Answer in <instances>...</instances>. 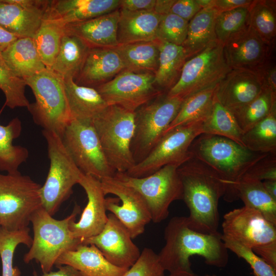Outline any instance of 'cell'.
I'll return each mask as SVG.
<instances>
[{
	"label": "cell",
	"mask_w": 276,
	"mask_h": 276,
	"mask_svg": "<svg viewBox=\"0 0 276 276\" xmlns=\"http://www.w3.org/2000/svg\"><path fill=\"white\" fill-rule=\"evenodd\" d=\"M45 12L25 8L11 0H0V27L18 38H33Z\"/></svg>",
	"instance_id": "cell-27"
},
{
	"label": "cell",
	"mask_w": 276,
	"mask_h": 276,
	"mask_svg": "<svg viewBox=\"0 0 276 276\" xmlns=\"http://www.w3.org/2000/svg\"><path fill=\"white\" fill-rule=\"evenodd\" d=\"M242 143L254 152L276 153V105L266 118L243 133Z\"/></svg>",
	"instance_id": "cell-38"
},
{
	"label": "cell",
	"mask_w": 276,
	"mask_h": 276,
	"mask_svg": "<svg viewBox=\"0 0 276 276\" xmlns=\"http://www.w3.org/2000/svg\"><path fill=\"white\" fill-rule=\"evenodd\" d=\"M80 211V206L76 204L69 216L57 220L42 207L37 210L30 220L33 238L30 249L24 256V262L35 260L40 264L43 273H48L62 254L76 249L82 241L73 236L70 226Z\"/></svg>",
	"instance_id": "cell-3"
},
{
	"label": "cell",
	"mask_w": 276,
	"mask_h": 276,
	"mask_svg": "<svg viewBox=\"0 0 276 276\" xmlns=\"http://www.w3.org/2000/svg\"><path fill=\"white\" fill-rule=\"evenodd\" d=\"M188 24V21L175 14L169 13L163 15L157 30V39L182 45L187 37Z\"/></svg>",
	"instance_id": "cell-44"
},
{
	"label": "cell",
	"mask_w": 276,
	"mask_h": 276,
	"mask_svg": "<svg viewBox=\"0 0 276 276\" xmlns=\"http://www.w3.org/2000/svg\"><path fill=\"white\" fill-rule=\"evenodd\" d=\"M117 29L119 44L157 40L162 15L153 11H129L120 9Z\"/></svg>",
	"instance_id": "cell-25"
},
{
	"label": "cell",
	"mask_w": 276,
	"mask_h": 276,
	"mask_svg": "<svg viewBox=\"0 0 276 276\" xmlns=\"http://www.w3.org/2000/svg\"><path fill=\"white\" fill-rule=\"evenodd\" d=\"M50 159L49 172L40 188L42 207L51 216L68 198L73 188L78 184L83 172L66 150L61 138L55 133L42 131Z\"/></svg>",
	"instance_id": "cell-8"
},
{
	"label": "cell",
	"mask_w": 276,
	"mask_h": 276,
	"mask_svg": "<svg viewBox=\"0 0 276 276\" xmlns=\"http://www.w3.org/2000/svg\"><path fill=\"white\" fill-rule=\"evenodd\" d=\"M264 87L276 95V66L275 56L272 57L259 71Z\"/></svg>",
	"instance_id": "cell-49"
},
{
	"label": "cell",
	"mask_w": 276,
	"mask_h": 276,
	"mask_svg": "<svg viewBox=\"0 0 276 276\" xmlns=\"http://www.w3.org/2000/svg\"><path fill=\"white\" fill-rule=\"evenodd\" d=\"M61 139L74 163L84 174L99 180L114 176L116 172L108 163L93 122L72 120Z\"/></svg>",
	"instance_id": "cell-13"
},
{
	"label": "cell",
	"mask_w": 276,
	"mask_h": 276,
	"mask_svg": "<svg viewBox=\"0 0 276 276\" xmlns=\"http://www.w3.org/2000/svg\"><path fill=\"white\" fill-rule=\"evenodd\" d=\"M79 184L84 190L87 203L78 222L72 221L70 230L73 236L81 241L99 234L108 219L105 207V195L100 180L82 173Z\"/></svg>",
	"instance_id": "cell-19"
},
{
	"label": "cell",
	"mask_w": 276,
	"mask_h": 276,
	"mask_svg": "<svg viewBox=\"0 0 276 276\" xmlns=\"http://www.w3.org/2000/svg\"><path fill=\"white\" fill-rule=\"evenodd\" d=\"M231 70L224 57L223 44L216 40L186 61L178 81L166 94L184 99L217 86Z\"/></svg>",
	"instance_id": "cell-10"
},
{
	"label": "cell",
	"mask_w": 276,
	"mask_h": 276,
	"mask_svg": "<svg viewBox=\"0 0 276 276\" xmlns=\"http://www.w3.org/2000/svg\"><path fill=\"white\" fill-rule=\"evenodd\" d=\"M190 151L192 156L209 165L224 180L226 200L234 183L267 154L251 151L228 138L209 134L198 135L191 145Z\"/></svg>",
	"instance_id": "cell-4"
},
{
	"label": "cell",
	"mask_w": 276,
	"mask_h": 276,
	"mask_svg": "<svg viewBox=\"0 0 276 276\" xmlns=\"http://www.w3.org/2000/svg\"><path fill=\"white\" fill-rule=\"evenodd\" d=\"M120 10L83 21L68 24L66 32L74 34L90 48H114L118 44L117 29Z\"/></svg>",
	"instance_id": "cell-23"
},
{
	"label": "cell",
	"mask_w": 276,
	"mask_h": 276,
	"mask_svg": "<svg viewBox=\"0 0 276 276\" xmlns=\"http://www.w3.org/2000/svg\"><path fill=\"white\" fill-rule=\"evenodd\" d=\"M64 27L56 21L43 19L32 38L42 61L48 69H51L58 53Z\"/></svg>",
	"instance_id": "cell-39"
},
{
	"label": "cell",
	"mask_w": 276,
	"mask_h": 276,
	"mask_svg": "<svg viewBox=\"0 0 276 276\" xmlns=\"http://www.w3.org/2000/svg\"><path fill=\"white\" fill-rule=\"evenodd\" d=\"M159 42L157 40L118 44L113 49L121 57L125 69L154 74L158 66Z\"/></svg>",
	"instance_id": "cell-33"
},
{
	"label": "cell",
	"mask_w": 276,
	"mask_h": 276,
	"mask_svg": "<svg viewBox=\"0 0 276 276\" xmlns=\"http://www.w3.org/2000/svg\"><path fill=\"white\" fill-rule=\"evenodd\" d=\"M177 171L182 186V199L189 209V226L200 233L218 232L219 200L227 186L222 178L209 165L192 156Z\"/></svg>",
	"instance_id": "cell-2"
},
{
	"label": "cell",
	"mask_w": 276,
	"mask_h": 276,
	"mask_svg": "<svg viewBox=\"0 0 276 276\" xmlns=\"http://www.w3.org/2000/svg\"><path fill=\"white\" fill-rule=\"evenodd\" d=\"M202 122L182 125L169 131L144 159L124 173L140 178L150 175L167 165L179 167L192 157L190 147L202 134Z\"/></svg>",
	"instance_id": "cell-12"
},
{
	"label": "cell",
	"mask_w": 276,
	"mask_h": 276,
	"mask_svg": "<svg viewBox=\"0 0 276 276\" xmlns=\"http://www.w3.org/2000/svg\"><path fill=\"white\" fill-rule=\"evenodd\" d=\"M252 0H213L212 8L218 13L239 7H248Z\"/></svg>",
	"instance_id": "cell-52"
},
{
	"label": "cell",
	"mask_w": 276,
	"mask_h": 276,
	"mask_svg": "<svg viewBox=\"0 0 276 276\" xmlns=\"http://www.w3.org/2000/svg\"><path fill=\"white\" fill-rule=\"evenodd\" d=\"M90 48L79 37L66 32L63 35L51 70L63 79L74 80L80 72Z\"/></svg>",
	"instance_id": "cell-30"
},
{
	"label": "cell",
	"mask_w": 276,
	"mask_h": 276,
	"mask_svg": "<svg viewBox=\"0 0 276 276\" xmlns=\"http://www.w3.org/2000/svg\"><path fill=\"white\" fill-rule=\"evenodd\" d=\"M216 86L185 98L178 113L165 131L164 134L179 126L203 121L211 110L215 100Z\"/></svg>",
	"instance_id": "cell-35"
},
{
	"label": "cell",
	"mask_w": 276,
	"mask_h": 276,
	"mask_svg": "<svg viewBox=\"0 0 276 276\" xmlns=\"http://www.w3.org/2000/svg\"><path fill=\"white\" fill-rule=\"evenodd\" d=\"M165 271L158 255L145 248L137 261L121 276H165Z\"/></svg>",
	"instance_id": "cell-46"
},
{
	"label": "cell",
	"mask_w": 276,
	"mask_h": 276,
	"mask_svg": "<svg viewBox=\"0 0 276 276\" xmlns=\"http://www.w3.org/2000/svg\"><path fill=\"white\" fill-rule=\"evenodd\" d=\"M267 263L276 270V242L252 249Z\"/></svg>",
	"instance_id": "cell-51"
},
{
	"label": "cell",
	"mask_w": 276,
	"mask_h": 276,
	"mask_svg": "<svg viewBox=\"0 0 276 276\" xmlns=\"http://www.w3.org/2000/svg\"><path fill=\"white\" fill-rule=\"evenodd\" d=\"M237 198L242 200L244 206L257 210L276 225V200L266 191L261 181L242 177L233 185L227 201Z\"/></svg>",
	"instance_id": "cell-29"
},
{
	"label": "cell",
	"mask_w": 276,
	"mask_h": 276,
	"mask_svg": "<svg viewBox=\"0 0 276 276\" xmlns=\"http://www.w3.org/2000/svg\"><path fill=\"white\" fill-rule=\"evenodd\" d=\"M275 226L257 210L244 206L224 215L221 235L254 249L276 242Z\"/></svg>",
	"instance_id": "cell-16"
},
{
	"label": "cell",
	"mask_w": 276,
	"mask_h": 276,
	"mask_svg": "<svg viewBox=\"0 0 276 276\" xmlns=\"http://www.w3.org/2000/svg\"><path fill=\"white\" fill-rule=\"evenodd\" d=\"M168 276H183V275H180V274H170Z\"/></svg>",
	"instance_id": "cell-57"
},
{
	"label": "cell",
	"mask_w": 276,
	"mask_h": 276,
	"mask_svg": "<svg viewBox=\"0 0 276 276\" xmlns=\"http://www.w3.org/2000/svg\"><path fill=\"white\" fill-rule=\"evenodd\" d=\"M1 54L14 73L25 80L47 68L31 37L18 38Z\"/></svg>",
	"instance_id": "cell-28"
},
{
	"label": "cell",
	"mask_w": 276,
	"mask_h": 276,
	"mask_svg": "<svg viewBox=\"0 0 276 276\" xmlns=\"http://www.w3.org/2000/svg\"><path fill=\"white\" fill-rule=\"evenodd\" d=\"M225 246L243 259L251 267L255 276H276V270L258 256L251 248L223 237Z\"/></svg>",
	"instance_id": "cell-45"
},
{
	"label": "cell",
	"mask_w": 276,
	"mask_h": 276,
	"mask_svg": "<svg viewBox=\"0 0 276 276\" xmlns=\"http://www.w3.org/2000/svg\"><path fill=\"white\" fill-rule=\"evenodd\" d=\"M125 69L119 54L113 48H90L75 82L96 88L113 79Z\"/></svg>",
	"instance_id": "cell-22"
},
{
	"label": "cell",
	"mask_w": 276,
	"mask_h": 276,
	"mask_svg": "<svg viewBox=\"0 0 276 276\" xmlns=\"http://www.w3.org/2000/svg\"><path fill=\"white\" fill-rule=\"evenodd\" d=\"M135 111L108 105L93 122L108 164L116 172H126L135 165L131 150Z\"/></svg>",
	"instance_id": "cell-6"
},
{
	"label": "cell",
	"mask_w": 276,
	"mask_h": 276,
	"mask_svg": "<svg viewBox=\"0 0 276 276\" xmlns=\"http://www.w3.org/2000/svg\"><path fill=\"white\" fill-rule=\"evenodd\" d=\"M55 265H68L84 276H121L128 269L110 263L93 244L81 243L73 250L62 254Z\"/></svg>",
	"instance_id": "cell-24"
},
{
	"label": "cell",
	"mask_w": 276,
	"mask_h": 276,
	"mask_svg": "<svg viewBox=\"0 0 276 276\" xmlns=\"http://www.w3.org/2000/svg\"><path fill=\"white\" fill-rule=\"evenodd\" d=\"M2 109L0 111V114ZM22 130L21 122L17 117L6 126L0 124V171L13 173L26 162L29 156L27 149L14 145L12 142L18 138Z\"/></svg>",
	"instance_id": "cell-34"
},
{
	"label": "cell",
	"mask_w": 276,
	"mask_h": 276,
	"mask_svg": "<svg viewBox=\"0 0 276 276\" xmlns=\"http://www.w3.org/2000/svg\"><path fill=\"white\" fill-rule=\"evenodd\" d=\"M41 186L19 171L0 173V223L14 231L28 227L33 214L42 207Z\"/></svg>",
	"instance_id": "cell-7"
},
{
	"label": "cell",
	"mask_w": 276,
	"mask_h": 276,
	"mask_svg": "<svg viewBox=\"0 0 276 276\" xmlns=\"http://www.w3.org/2000/svg\"><path fill=\"white\" fill-rule=\"evenodd\" d=\"M204 276H216L215 274H212V275H210V274H206Z\"/></svg>",
	"instance_id": "cell-58"
},
{
	"label": "cell",
	"mask_w": 276,
	"mask_h": 276,
	"mask_svg": "<svg viewBox=\"0 0 276 276\" xmlns=\"http://www.w3.org/2000/svg\"><path fill=\"white\" fill-rule=\"evenodd\" d=\"M29 228L9 231L1 227L0 229V257L2 262V276H20L17 266H13V260L16 247L23 244L30 247L32 238L29 235Z\"/></svg>",
	"instance_id": "cell-41"
},
{
	"label": "cell",
	"mask_w": 276,
	"mask_h": 276,
	"mask_svg": "<svg viewBox=\"0 0 276 276\" xmlns=\"http://www.w3.org/2000/svg\"><path fill=\"white\" fill-rule=\"evenodd\" d=\"M201 9L196 0H175L169 13L189 22Z\"/></svg>",
	"instance_id": "cell-48"
},
{
	"label": "cell",
	"mask_w": 276,
	"mask_h": 276,
	"mask_svg": "<svg viewBox=\"0 0 276 276\" xmlns=\"http://www.w3.org/2000/svg\"><path fill=\"white\" fill-rule=\"evenodd\" d=\"M107 216V221L102 231L83 240L82 243L94 245L112 264L128 269L139 258L140 250L123 224L111 213Z\"/></svg>",
	"instance_id": "cell-17"
},
{
	"label": "cell",
	"mask_w": 276,
	"mask_h": 276,
	"mask_svg": "<svg viewBox=\"0 0 276 276\" xmlns=\"http://www.w3.org/2000/svg\"><path fill=\"white\" fill-rule=\"evenodd\" d=\"M65 93L72 120L93 122L108 106L95 88L63 79Z\"/></svg>",
	"instance_id": "cell-26"
},
{
	"label": "cell",
	"mask_w": 276,
	"mask_h": 276,
	"mask_svg": "<svg viewBox=\"0 0 276 276\" xmlns=\"http://www.w3.org/2000/svg\"><path fill=\"white\" fill-rule=\"evenodd\" d=\"M202 134L218 135L231 139L243 146L242 132L228 109L215 97L211 110L202 124Z\"/></svg>",
	"instance_id": "cell-37"
},
{
	"label": "cell",
	"mask_w": 276,
	"mask_h": 276,
	"mask_svg": "<svg viewBox=\"0 0 276 276\" xmlns=\"http://www.w3.org/2000/svg\"><path fill=\"white\" fill-rule=\"evenodd\" d=\"M187 60L181 45L159 41L158 66L154 73L155 86L167 93L178 81Z\"/></svg>",
	"instance_id": "cell-32"
},
{
	"label": "cell",
	"mask_w": 276,
	"mask_h": 276,
	"mask_svg": "<svg viewBox=\"0 0 276 276\" xmlns=\"http://www.w3.org/2000/svg\"><path fill=\"white\" fill-rule=\"evenodd\" d=\"M223 44L224 57L231 69L257 72L275 56V47L264 42L249 24Z\"/></svg>",
	"instance_id": "cell-18"
},
{
	"label": "cell",
	"mask_w": 276,
	"mask_h": 276,
	"mask_svg": "<svg viewBox=\"0 0 276 276\" xmlns=\"http://www.w3.org/2000/svg\"><path fill=\"white\" fill-rule=\"evenodd\" d=\"M276 105V95L264 89L255 99L238 109L231 111L242 132L247 131L266 118Z\"/></svg>",
	"instance_id": "cell-40"
},
{
	"label": "cell",
	"mask_w": 276,
	"mask_h": 276,
	"mask_svg": "<svg viewBox=\"0 0 276 276\" xmlns=\"http://www.w3.org/2000/svg\"><path fill=\"white\" fill-rule=\"evenodd\" d=\"M156 0H120L119 9L129 11H153Z\"/></svg>",
	"instance_id": "cell-50"
},
{
	"label": "cell",
	"mask_w": 276,
	"mask_h": 276,
	"mask_svg": "<svg viewBox=\"0 0 276 276\" xmlns=\"http://www.w3.org/2000/svg\"><path fill=\"white\" fill-rule=\"evenodd\" d=\"M262 185L268 194L276 200V180H264Z\"/></svg>",
	"instance_id": "cell-56"
},
{
	"label": "cell",
	"mask_w": 276,
	"mask_h": 276,
	"mask_svg": "<svg viewBox=\"0 0 276 276\" xmlns=\"http://www.w3.org/2000/svg\"><path fill=\"white\" fill-rule=\"evenodd\" d=\"M260 75L244 69H231L218 84L215 97L232 111L250 103L264 89Z\"/></svg>",
	"instance_id": "cell-20"
},
{
	"label": "cell",
	"mask_w": 276,
	"mask_h": 276,
	"mask_svg": "<svg viewBox=\"0 0 276 276\" xmlns=\"http://www.w3.org/2000/svg\"><path fill=\"white\" fill-rule=\"evenodd\" d=\"M183 100L163 93L135 111L131 150L136 164L144 159L163 137Z\"/></svg>",
	"instance_id": "cell-9"
},
{
	"label": "cell",
	"mask_w": 276,
	"mask_h": 276,
	"mask_svg": "<svg viewBox=\"0 0 276 276\" xmlns=\"http://www.w3.org/2000/svg\"><path fill=\"white\" fill-rule=\"evenodd\" d=\"M25 81L35 99V102L30 103L27 108L34 123L61 138L72 120L63 79L46 68Z\"/></svg>",
	"instance_id": "cell-5"
},
{
	"label": "cell",
	"mask_w": 276,
	"mask_h": 276,
	"mask_svg": "<svg viewBox=\"0 0 276 276\" xmlns=\"http://www.w3.org/2000/svg\"><path fill=\"white\" fill-rule=\"evenodd\" d=\"M248 10L250 27L267 44L275 47L276 1L254 0Z\"/></svg>",
	"instance_id": "cell-36"
},
{
	"label": "cell",
	"mask_w": 276,
	"mask_h": 276,
	"mask_svg": "<svg viewBox=\"0 0 276 276\" xmlns=\"http://www.w3.org/2000/svg\"><path fill=\"white\" fill-rule=\"evenodd\" d=\"M154 74L124 69L113 79L95 88L108 105L136 111L164 93L154 84Z\"/></svg>",
	"instance_id": "cell-14"
},
{
	"label": "cell",
	"mask_w": 276,
	"mask_h": 276,
	"mask_svg": "<svg viewBox=\"0 0 276 276\" xmlns=\"http://www.w3.org/2000/svg\"><path fill=\"white\" fill-rule=\"evenodd\" d=\"M120 0L49 1L43 19L57 21L65 26L119 9Z\"/></svg>",
	"instance_id": "cell-21"
},
{
	"label": "cell",
	"mask_w": 276,
	"mask_h": 276,
	"mask_svg": "<svg viewBox=\"0 0 276 276\" xmlns=\"http://www.w3.org/2000/svg\"><path fill=\"white\" fill-rule=\"evenodd\" d=\"M1 223H0V229H1Z\"/></svg>",
	"instance_id": "cell-59"
},
{
	"label": "cell",
	"mask_w": 276,
	"mask_h": 276,
	"mask_svg": "<svg viewBox=\"0 0 276 276\" xmlns=\"http://www.w3.org/2000/svg\"><path fill=\"white\" fill-rule=\"evenodd\" d=\"M178 168L167 165L150 175L140 178L116 172L113 177L137 191L148 206L151 221L159 223L168 217L170 204L182 199V186Z\"/></svg>",
	"instance_id": "cell-11"
},
{
	"label": "cell",
	"mask_w": 276,
	"mask_h": 276,
	"mask_svg": "<svg viewBox=\"0 0 276 276\" xmlns=\"http://www.w3.org/2000/svg\"><path fill=\"white\" fill-rule=\"evenodd\" d=\"M248 24V7H239L219 13L215 21L216 39L223 44L232 35Z\"/></svg>",
	"instance_id": "cell-43"
},
{
	"label": "cell",
	"mask_w": 276,
	"mask_h": 276,
	"mask_svg": "<svg viewBox=\"0 0 276 276\" xmlns=\"http://www.w3.org/2000/svg\"><path fill=\"white\" fill-rule=\"evenodd\" d=\"M164 238L165 244L157 255L163 268L170 274L195 276L190 261L195 255L213 266L224 267L228 263V249L221 234L197 232L189 226L187 217L171 218L165 227Z\"/></svg>",
	"instance_id": "cell-1"
},
{
	"label": "cell",
	"mask_w": 276,
	"mask_h": 276,
	"mask_svg": "<svg viewBox=\"0 0 276 276\" xmlns=\"http://www.w3.org/2000/svg\"><path fill=\"white\" fill-rule=\"evenodd\" d=\"M26 86L25 80L14 73L0 53V89L5 96L4 106L28 108L30 103L25 95Z\"/></svg>",
	"instance_id": "cell-42"
},
{
	"label": "cell",
	"mask_w": 276,
	"mask_h": 276,
	"mask_svg": "<svg viewBox=\"0 0 276 276\" xmlns=\"http://www.w3.org/2000/svg\"><path fill=\"white\" fill-rule=\"evenodd\" d=\"M58 270L43 273L40 276H84L80 271L68 265H59L56 266ZM33 276H39L35 271H33Z\"/></svg>",
	"instance_id": "cell-53"
},
{
	"label": "cell",
	"mask_w": 276,
	"mask_h": 276,
	"mask_svg": "<svg viewBox=\"0 0 276 276\" xmlns=\"http://www.w3.org/2000/svg\"><path fill=\"white\" fill-rule=\"evenodd\" d=\"M17 38V37L0 27V53Z\"/></svg>",
	"instance_id": "cell-54"
},
{
	"label": "cell",
	"mask_w": 276,
	"mask_h": 276,
	"mask_svg": "<svg viewBox=\"0 0 276 276\" xmlns=\"http://www.w3.org/2000/svg\"><path fill=\"white\" fill-rule=\"evenodd\" d=\"M242 177L261 181L276 180V153L267 154L254 164Z\"/></svg>",
	"instance_id": "cell-47"
},
{
	"label": "cell",
	"mask_w": 276,
	"mask_h": 276,
	"mask_svg": "<svg viewBox=\"0 0 276 276\" xmlns=\"http://www.w3.org/2000/svg\"><path fill=\"white\" fill-rule=\"evenodd\" d=\"M100 181L105 195L111 194L118 197L105 198L106 210L123 224L132 239L142 234L151 221L150 211L142 196L134 189L113 177Z\"/></svg>",
	"instance_id": "cell-15"
},
{
	"label": "cell",
	"mask_w": 276,
	"mask_h": 276,
	"mask_svg": "<svg viewBox=\"0 0 276 276\" xmlns=\"http://www.w3.org/2000/svg\"><path fill=\"white\" fill-rule=\"evenodd\" d=\"M217 11L212 7L200 10L189 21L186 38L182 44L187 59L196 56L217 40L215 31Z\"/></svg>",
	"instance_id": "cell-31"
},
{
	"label": "cell",
	"mask_w": 276,
	"mask_h": 276,
	"mask_svg": "<svg viewBox=\"0 0 276 276\" xmlns=\"http://www.w3.org/2000/svg\"><path fill=\"white\" fill-rule=\"evenodd\" d=\"M174 1L156 0L153 12L162 16L169 13Z\"/></svg>",
	"instance_id": "cell-55"
}]
</instances>
